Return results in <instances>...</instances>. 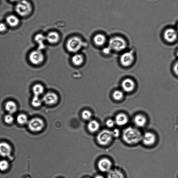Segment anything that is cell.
Returning <instances> with one entry per match:
<instances>
[{"label": "cell", "instance_id": "1", "mask_svg": "<svg viewBox=\"0 0 178 178\" xmlns=\"http://www.w3.org/2000/svg\"><path fill=\"white\" fill-rule=\"evenodd\" d=\"M122 137L123 141L128 145L137 144L141 141L142 135L141 132L133 127H128L123 131Z\"/></svg>", "mask_w": 178, "mask_h": 178}, {"label": "cell", "instance_id": "2", "mask_svg": "<svg viewBox=\"0 0 178 178\" xmlns=\"http://www.w3.org/2000/svg\"><path fill=\"white\" fill-rule=\"evenodd\" d=\"M109 45L112 50L118 52L123 51L127 46L126 40L120 36L112 37L109 40Z\"/></svg>", "mask_w": 178, "mask_h": 178}, {"label": "cell", "instance_id": "3", "mask_svg": "<svg viewBox=\"0 0 178 178\" xmlns=\"http://www.w3.org/2000/svg\"><path fill=\"white\" fill-rule=\"evenodd\" d=\"M32 10V6L27 0H21L18 3L15 11L20 16L24 17L29 15Z\"/></svg>", "mask_w": 178, "mask_h": 178}, {"label": "cell", "instance_id": "4", "mask_svg": "<svg viewBox=\"0 0 178 178\" xmlns=\"http://www.w3.org/2000/svg\"><path fill=\"white\" fill-rule=\"evenodd\" d=\"M84 45V42L80 37L74 36L68 40L67 48L69 51L76 53L80 50Z\"/></svg>", "mask_w": 178, "mask_h": 178}, {"label": "cell", "instance_id": "5", "mask_svg": "<svg viewBox=\"0 0 178 178\" xmlns=\"http://www.w3.org/2000/svg\"><path fill=\"white\" fill-rule=\"evenodd\" d=\"M113 138L112 131L104 130L99 134L97 137V140L100 145L105 146L109 144Z\"/></svg>", "mask_w": 178, "mask_h": 178}, {"label": "cell", "instance_id": "6", "mask_svg": "<svg viewBox=\"0 0 178 178\" xmlns=\"http://www.w3.org/2000/svg\"><path fill=\"white\" fill-rule=\"evenodd\" d=\"M29 130L33 132H38L42 131L45 125L44 122L39 118H33L28 123Z\"/></svg>", "mask_w": 178, "mask_h": 178}, {"label": "cell", "instance_id": "7", "mask_svg": "<svg viewBox=\"0 0 178 178\" xmlns=\"http://www.w3.org/2000/svg\"><path fill=\"white\" fill-rule=\"evenodd\" d=\"M29 60L31 64L35 65L41 64L44 60V56L42 51L38 49L33 51L29 56Z\"/></svg>", "mask_w": 178, "mask_h": 178}, {"label": "cell", "instance_id": "8", "mask_svg": "<svg viewBox=\"0 0 178 178\" xmlns=\"http://www.w3.org/2000/svg\"><path fill=\"white\" fill-rule=\"evenodd\" d=\"M163 37L165 41L169 43L175 42L178 38V33L176 29L169 28L165 30Z\"/></svg>", "mask_w": 178, "mask_h": 178}, {"label": "cell", "instance_id": "9", "mask_svg": "<svg viewBox=\"0 0 178 178\" xmlns=\"http://www.w3.org/2000/svg\"><path fill=\"white\" fill-rule=\"evenodd\" d=\"M135 60V57L132 51L124 53L121 56L120 62L121 65L125 67H128L132 65Z\"/></svg>", "mask_w": 178, "mask_h": 178}, {"label": "cell", "instance_id": "10", "mask_svg": "<svg viewBox=\"0 0 178 178\" xmlns=\"http://www.w3.org/2000/svg\"><path fill=\"white\" fill-rule=\"evenodd\" d=\"M157 138L154 133L151 132H146L142 135L141 141L146 146H151L155 143Z\"/></svg>", "mask_w": 178, "mask_h": 178}, {"label": "cell", "instance_id": "11", "mask_svg": "<svg viewBox=\"0 0 178 178\" xmlns=\"http://www.w3.org/2000/svg\"><path fill=\"white\" fill-rule=\"evenodd\" d=\"M112 166V162L107 158H102L98 162L99 169L103 172H109L111 170Z\"/></svg>", "mask_w": 178, "mask_h": 178}, {"label": "cell", "instance_id": "12", "mask_svg": "<svg viewBox=\"0 0 178 178\" xmlns=\"http://www.w3.org/2000/svg\"><path fill=\"white\" fill-rule=\"evenodd\" d=\"M58 96L56 94L53 92H48L43 95L42 99L43 102L48 105H53L58 101Z\"/></svg>", "mask_w": 178, "mask_h": 178}, {"label": "cell", "instance_id": "13", "mask_svg": "<svg viewBox=\"0 0 178 178\" xmlns=\"http://www.w3.org/2000/svg\"><path fill=\"white\" fill-rule=\"evenodd\" d=\"M121 86L123 91L130 93L133 91L135 89V84L133 80L128 78L123 80Z\"/></svg>", "mask_w": 178, "mask_h": 178}, {"label": "cell", "instance_id": "14", "mask_svg": "<svg viewBox=\"0 0 178 178\" xmlns=\"http://www.w3.org/2000/svg\"><path fill=\"white\" fill-rule=\"evenodd\" d=\"M12 149L11 146L8 143H0V155L3 157H10L12 154Z\"/></svg>", "mask_w": 178, "mask_h": 178}, {"label": "cell", "instance_id": "15", "mask_svg": "<svg viewBox=\"0 0 178 178\" xmlns=\"http://www.w3.org/2000/svg\"><path fill=\"white\" fill-rule=\"evenodd\" d=\"M129 119L127 115L124 113L118 114L115 118V124L120 126L125 125L129 122Z\"/></svg>", "mask_w": 178, "mask_h": 178}, {"label": "cell", "instance_id": "16", "mask_svg": "<svg viewBox=\"0 0 178 178\" xmlns=\"http://www.w3.org/2000/svg\"><path fill=\"white\" fill-rule=\"evenodd\" d=\"M60 38V34L55 31H52L49 32L46 36V41L52 44H54L58 42Z\"/></svg>", "mask_w": 178, "mask_h": 178}, {"label": "cell", "instance_id": "17", "mask_svg": "<svg viewBox=\"0 0 178 178\" xmlns=\"http://www.w3.org/2000/svg\"><path fill=\"white\" fill-rule=\"evenodd\" d=\"M133 121L136 126L139 127H143L145 126L147 120L144 115L142 114H138L134 117Z\"/></svg>", "mask_w": 178, "mask_h": 178}, {"label": "cell", "instance_id": "18", "mask_svg": "<svg viewBox=\"0 0 178 178\" xmlns=\"http://www.w3.org/2000/svg\"><path fill=\"white\" fill-rule=\"evenodd\" d=\"M5 110L9 114H13L15 113L18 110V106L16 103L13 101H9L5 103Z\"/></svg>", "mask_w": 178, "mask_h": 178}, {"label": "cell", "instance_id": "19", "mask_svg": "<svg viewBox=\"0 0 178 178\" xmlns=\"http://www.w3.org/2000/svg\"><path fill=\"white\" fill-rule=\"evenodd\" d=\"M107 40L106 36L104 34L98 33L95 35L93 38V41L95 44L98 46H102L104 45Z\"/></svg>", "mask_w": 178, "mask_h": 178}, {"label": "cell", "instance_id": "20", "mask_svg": "<svg viewBox=\"0 0 178 178\" xmlns=\"http://www.w3.org/2000/svg\"><path fill=\"white\" fill-rule=\"evenodd\" d=\"M35 39L36 42L38 44V49L41 51L42 49L45 48V46L44 43L46 40V36L43 35L42 34H38L35 36Z\"/></svg>", "mask_w": 178, "mask_h": 178}, {"label": "cell", "instance_id": "21", "mask_svg": "<svg viewBox=\"0 0 178 178\" xmlns=\"http://www.w3.org/2000/svg\"><path fill=\"white\" fill-rule=\"evenodd\" d=\"M107 178H125V177L122 172L117 169H115L109 172Z\"/></svg>", "mask_w": 178, "mask_h": 178}, {"label": "cell", "instance_id": "22", "mask_svg": "<svg viewBox=\"0 0 178 178\" xmlns=\"http://www.w3.org/2000/svg\"><path fill=\"white\" fill-rule=\"evenodd\" d=\"M7 23L8 25L11 27H15L19 23V18L14 15H10L7 18Z\"/></svg>", "mask_w": 178, "mask_h": 178}, {"label": "cell", "instance_id": "23", "mask_svg": "<svg viewBox=\"0 0 178 178\" xmlns=\"http://www.w3.org/2000/svg\"><path fill=\"white\" fill-rule=\"evenodd\" d=\"M32 90L34 96L39 97L44 93V88L41 84H36L33 86Z\"/></svg>", "mask_w": 178, "mask_h": 178}, {"label": "cell", "instance_id": "24", "mask_svg": "<svg viewBox=\"0 0 178 178\" xmlns=\"http://www.w3.org/2000/svg\"><path fill=\"white\" fill-rule=\"evenodd\" d=\"M99 128V124L97 121L93 120L90 121L88 125V129L90 132L94 133L97 131Z\"/></svg>", "mask_w": 178, "mask_h": 178}, {"label": "cell", "instance_id": "25", "mask_svg": "<svg viewBox=\"0 0 178 178\" xmlns=\"http://www.w3.org/2000/svg\"><path fill=\"white\" fill-rule=\"evenodd\" d=\"M84 61V58L82 55L76 54L73 56L72 58L73 63L76 66L82 64Z\"/></svg>", "mask_w": 178, "mask_h": 178}, {"label": "cell", "instance_id": "26", "mask_svg": "<svg viewBox=\"0 0 178 178\" xmlns=\"http://www.w3.org/2000/svg\"><path fill=\"white\" fill-rule=\"evenodd\" d=\"M17 120L18 124L24 125L28 123V118L27 115L24 114H18L17 117Z\"/></svg>", "mask_w": 178, "mask_h": 178}, {"label": "cell", "instance_id": "27", "mask_svg": "<svg viewBox=\"0 0 178 178\" xmlns=\"http://www.w3.org/2000/svg\"><path fill=\"white\" fill-rule=\"evenodd\" d=\"M42 99L39 96H34L33 98L31 104L34 107L38 108L40 107L42 104Z\"/></svg>", "mask_w": 178, "mask_h": 178}, {"label": "cell", "instance_id": "28", "mask_svg": "<svg viewBox=\"0 0 178 178\" xmlns=\"http://www.w3.org/2000/svg\"><path fill=\"white\" fill-rule=\"evenodd\" d=\"M112 96L115 100L120 101L124 98V93L121 90H117L114 92Z\"/></svg>", "mask_w": 178, "mask_h": 178}, {"label": "cell", "instance_id": "29", "mask_svg": "<svg viewBox=\"0 0 178 178\" xmlns=\"http://www.w3.org/2000/svg\"><path fill=\"white\" fill-rule=\"evenodd\" d=\"M9 163L8 161L5 160L0 161V170L4 171L8 170L9 167Z\"/></svg>", "mask_w": 178, "mask_h": 178}, {"label": "cell", "instance_id": "30", "mask_svg": "<svg viewBox=\"0 0 178 178\" xmlns=\"http://www.w3.org/2000/svg\"><path fill=\"white\" fill-rule=\"evenodd\" d=\"M4 121L5 123L11 125L13 123L14 118L12 114H8L5 115Z\"/></svg>", "mask_w": 178, "mask_h": 178}, {"label": "cell", "instance_id": "31", "mask_svg": "<svg viewBox=\"0 0 178 178\" xmlns=\"http://www.w3.org/2000/svg\"><path fill=\"white\" fill-rule=\"evenodd\" d=\"M92 116V113L89 110H85L82 112V117L84 120H89L91 118Z\"/></svg>", "mask_w": 178, "mask_h": 178}, {"label": "cell", "instance_id": "32", "mask_svg": "<svg viewBox=\"0 0 178 178\" xmlns=\"http://www.w3.org/2000/svg\"><path fill=\"white\" fill-rule=\"evenodd\" d=\"M106 124L108 127L110 128L113 127L115 124L114 120L111 119L108 120Z\"/></svg>", "mask_w": 178, "mask_h": 178}, {"label": "cell", "instance_id": "33", "mask_svg": "<svg viewBox=\"0 0 178 178\" xmlns=\"http://www.w3.org/2000/svg\"><path fill=\"white\" fill-rule=\"evenodd\" d=\"M114 138H117L120 135V132L118 129H115L112 131Z\"/></svg>", "mask_w": 178, "mask_h": 178}, {"label": "cell", "instance_id": "34", "mask_svg": "<svg viewBox=\"0 0 178 178\" xmlns=\"http://www.w3.org/2000/svg\"><path fill=\"white\" fill-rule=\"evenodd\" d=\"M7 26L4 23H0V32H3L7 30Z\"/></svg>", "mask_w": 178, "mask_h": 178}, {"label": "cell", "instance_id": "35", "mask_svg": "<svg viewBox=\"0 0 178 178\" xmlns=\"http://www.w3.org/2000/svg\"><path fill=\"white\" fill-rule=\"evenodd\" d=\"M112 51V49L109 47V46L107 48H104L103 50V52L106 55H108Z\"/></svg>", "mask_w": 178, "mask_h": 178}, {"label": "cell", "instance_id": "36", "mask_svg": "<svg viewBox=\"0 0 178 178\" xmlns=\"http://www.w3.org/2000/svg\"><path fill=\"white\" fill-rule=\"evenodd\" d=\"M173 71L174 73L178 76V61L174 65Z\"/></svg>", "mask_w": 178, "mask_h": 178}, {"label": "cell", "instance_id": "37", "mask_svg": "<svg viewBox=\"0 0 178 178\" xmlns=\"http://www.w3.org/2000/svg\"><path fill=\"white\" fill-rule=\"evenodd\" d=\"M94 178H104V177L101 175H98L95 176Z\"/></svg>", "mask_w": 178, "mask_h": 178}, {"label": "cell", "instance_id": "38", "mask_svg": "<svg viewBox=\"0 0 178 178\" xmlns=\"http://www.w3.org/2000/svg\"><path fill=\"white\" fill-rule=\"evenodd\" d=\"M12 2H17L19 1V0H10Z\"/></svg>", "mask_w": 178, "mask_h": 178}, {"label": "cell", "instance_id": "39", "mask_svg": "<svg viewBox=\"0 0 178 178\" xmlns=\"http://www.w3.org/2000/svg\"><path fill=\"white\" fill-rule=\"evenodd\" d=\"M177 31V32L178 33V23L177 25V27H176V28Z\"/></svg>", "mask_w": 178, "mask_h": 178}, {"label": "cell", "instance_id": "40", "mask_svg": "<svg viewBox=\"0 0 178 178\" xmlns=\"http://www.w3.org/2000/svg\"><path fill=\"white\" fill-rule=\"evenodd\" d=\"M177 57H178V50L177 51Z\"/></svg>", "mask_w": 178, "mask_h": 178}, {"label": "cell", "instance_id": "41", "mask_svg": "<svg viewBox=\"0 0 178 178\" xmlns=\"http://www.w3.org/2000/svg\"></svg>", "mask_w": 178, "mask_h": 178}]
</instances>
